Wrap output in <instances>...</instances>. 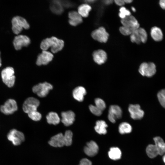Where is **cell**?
<instances>
[{"label":"cell","mask_w":165,"mask_h":165,"mask_svg":"<svg viewBox=\"0 0 165 165\" xmlns=\"http://www.w3.org/2000/svg\"><path fill=\"white\" fill-rule=\"evenodd\" d=\"M12 30L14 34L18 35L23 29H28L30 25L26 20L23 17L16 16L12 19Z\"/></svg>","instance_id":"1"},{"label":"cell","mask_w":165,"mask_h":165,"mask_svg":"<svg viewBox=\"0 0 165 165\" xmlns=\"http://www.w3.org/2000/svg\"><path fill=\"white\" fill-rule=\"evenodd\" d=\"M14 73L13 68L11 67H7L1 72L2 81L9 87H12L14 85L15 81Z\"/></svg>","instance_id":"2"},{"label":"cell","mask_w":165,"mask_h":165,"mask_svg":"<svg viewBox=\"0 0 165 165\" xmlns=\"http://www.w3.org/2000/svg\"><path fill=\"white\" fill-rule=\"evenodd\" d=\"M53 88L52 85L49 83L45 82L40 83L34 86L32 88V91L38 97H43L48 94L49 91Z\"/></svg>","instance_id":"3"},{"label":"cell","mask_w":165,"mask_h":165,"mask_svg":"<svg viewBox=\"0 0 165 165\" xmlns=\"http://www.w3.org/2000/svg\"><path fill=\"white\" fill-rule=\"evenodd\" d=\"M138 71L142 76L151 77L156 72V66L152 62H143L140 65Z\"/></svg>","instance_id":"4"},{"label":"cell","mask_w":165,"mask_h":165,"mask_svg":"<svg viewBox=\"0 0 165 165\" xmlns=\"http://www.w3.org/2000/svg\"><path fill=\"white\" fill-rule=\"evenodd\" d=\"M40 102L37 99L32 97L27 98L23 105V109L24 112L28 114L37 111Z\"/></svg>","instance_id":"5"},{"label":"cell","mask_w":165,"mask_h":165,"mask_svg":"<svg viewBox=\"0 0 165 165\" xmlns=\"http://www.w3.org/2000/svg\"><path fill=\"white\" fill-rule=\"evenodd\" d=\"M18 106L16 101L13 99H9L7 100L4 104L0 107V111L6 115L13 114L16 111Z\"/></svg>","instance_id":"6"},{"label":"cell","mask_w":165,"mask_h":165,"mask_svg":"<svg viewBox=\"0 0 165 165\" xmlns=\"http://www.w3.org/2000/svg\"><path fill=\"white\" fill-rule=\"evenodd\" d=\"M7 138L15 145H20L25 140L24 134L16 129L11 130L8 134Z\"/></svg>","instance_id":"7"},{"label":"cell","mask_w":165,"mask_h":165,"mask_svg":"<svg viewBox=\"0 0 165 165\" xmlns=\"http://www.w3.org/2000/svg\"><path fill=\"white\" fill-rule=\"evenodd\" d=\"M109 35L105 28L102 27L95 30L91 33V36L94 39L101 43L106 42Z\"/></svg>","instance_id":"8"},{"label":"cell","mask_w":165,"mask_h":165,"mask_svg":"<svg viewBox=\"0 0 165 165\" xmlns=\"http://www.w3.org/2000/svg\"><path fill=\"white\" fill-rule=\"evenodd\" d=\"M29 37L24 35H19L15 37L13 42L14 47L16 50H19L23 47H27L30 43Z\"/></svg>","instance_id":"9"},{"label":"cell","mask_w":165,"mask_h":165,"mask_svg":"<svg viewBox=\"0 0 165 165\" xmlns=\"http://www.w3.org/2000/svg\"><path fill=\"white\" fill-rule=\"evenodd\" d=\"M122 110L119 106L116 105H112L109 109L108 118L111 122L114 123L116 119L122 117Z\"/></svg>","instance_id":"10"},{"label":"cell","mask_w":165,"mask_h":165,"mask_svg":"<svg viewBox=\"0 0 165 165\" xmlns=\"http://www.w3.org/2000/svg\"><path fill=\"white\" fill-rule=\"evenodd\" d=\"M53 58L52 53L47 50H42L38 56L36 64L38 66L47 65L52 60Z\"/></svg>","instance_id":"11"},{"label":"cell","mask_w":165,"mask_h":165,"mask_svg":"<svg viewBox=\"0 0 165 165\" xmlns=\"http://www.w3.org/2000/svg\"><path fill=\"white\" fill-rule=\"evenodd\" d=\"M128 110L130 114V117L134 119H141L144 116V112L141 109L139 105H130Z\"/></svg>","instance_id":"12"},{"label":"cell","mask_w":165,"mask_h":165,"mask_svg":"<svg viewBox=\"0 0 165 165\" xmlns=\"http://www.w3.org/2000/svg\"><path fill=\"white\" fill-rule=\"evenodd\" d=\"M121 22L123 26L126 27L134 30L140 27V24L136 18L131 15L121 19Z\"/></svg>","instance_id":"13"},{"label":"cell","mask_w":165,"mask_h":165,"mask_svg":"<svg viewBox=\"0 0 165 165\" xmlns=\"http://www.w3.org/2000/svg\"><path fill=\"white\" fill-rule=\"evenodd\" d=\"M99 147L96 142L91 141L87 143L84 148V151L86 155L90 157L95 156L98 152Z\"/></svg>","instance_id":"14"},{"label":"cell","mask_w":165,"mask_h":165,"mask_svg":"<svg viewBox=\"0 0 165 165\" xmlns=\"http://www.w3.org/2000/svg\"><path fill=\"white\" fill-rule=\"evenodd\" d=\"M61 122L66 126L72 125L75 120V115L72 111L64 112L61 113Z\"/></svg>","instance_id":"15"},{"label":"cell","mask_w":165,"mask_h":165,"mask_svg":"<svg viewBox=\"0 0 165 165\" xmlns=\"http://www.w3.org/2000/svg\"><path fill=\"white\" fill-rule=\"evenodd\" d=\"M93 57L94 62L99 65L105 63L107 58L106 52L101 49L94 51L93 53Z\"/></svg>","instance_id":"16"},{"label":"cell","mask_w":165,"mask_h":165,"mask_svg":"<svg viewBox=\"0 0 165 165\" xmlns=\"http://www.w3.org/2000/svg\"><path fill=\"white\" fill-rule=\"evenodd\" d=\"M69 24L72 26H76L83 21L82 17L76 11H72L68 13Z\"/></svg>","instance_id":"17"},{"label":"cell","mask_w":165,"mask_h":165,"mask_svg":"<svg viewBox=\"0 0 165 165\" xmlns=\"http://www.w3.org/2000/svg\"><path fill=\"white\" fill-rule=\"evenodd\" d=\"M49 144L55 147H61L64 145V135L59 133L52 137L49 141Z\"/></svg>","instance_id":"18"},{"label":"cell","mask_w":165,"mask_h":165,"mask_svg":"<svg viewBox=\"0 0 165 165\" xmlns=\"http://www.w3.org/2000/svg\"><path fill=\"white\" fill-rule=\"evenodd\" d=\"M86 91L85 89L81 86H78L73 90L72 94L73 97L77 101H82Z\"/></svg>","instance_id":"19"},{"label":"cell","mask_w":165,"mask_h":165,"mask_svg":"<svg viewBox=\"0 0 165 165\" xmlns=\"http://www.w3.org/2000/svg\"><path fill=\"white\" fill-rule=\"evenodd\" d=\"M53 43L51 50L53 53H56L61 51L64 46V42L62 39L52 36Z\"/></svg>","instance_id":"20"},{"label":"cell","mask_w":165,"mask_h":165,"mask_svg":"<svg viewBox=\"0 0 165 165\" xmlns=\"http://www.w3.org/2000/svg\"><path fill=\"white\" fill-rule=\"evenodd\" d=\"M50 8L51 11L56 15H61L64 12V8L59 0L52 1L50 4Z\"/></svg>","instance_id":"21"},{"label":"cell","mask_w":165,"mask_h":165,"mask_svg":"<svg viewBox=\"0 0 165 165\" xmlns=\"http://www.w3.org/2000/svg\"><path fill=\"white\" fill-rule=\"evenodd\" d=\"M153 140L158 154L163 155L165 153V143L163 140L160 137H156L154 138Z\"/></svg>","instance_id":"22"},{"label":"cell","mask_w":165,"mask_h":165,"mask_svg":"<svg viewBox=\"0 0 165 165\" xmlns=\"http://www.w3.org/2000/svg\"><path fill=\"white\" fill-rule=\"evenodd\" d=\"M150 34L153 39L156 41H160L163 38V34L161 29L157 27H153L151 29Z\"/></svg>","instance_id":"23"},{"label":"cell","mask_w":165,"mask_h":165,"mask_svg":"<svg viewBox=\"0 0 165 165\" xmlns=\"http://www.w3.org/2000/svg\"><path fill=\"white\" fill-rule=\"evenodd\" d=\"M108 125L105 121L103 120H99L96 121L94 129L96 131L100 134H105L107 132L106 128Z\"/></svg>","instance_id":"24"},{"label":"cell","mask_w":165,"mask_h":165,"mask_svg":"<svg viewBox=\"0 0 165 165\" xmlns=\"http://www.w3.org/2000/svg\"><path fill=\"white\" fill-rule=\"evenodd\" d=\"M91 9V6L88 4H82L78 7L77 12L82 17H86Z\"/></svg>","instance_id":"25"},{"label":"cell","mask_w":165,"mask_h":165,"mask_svg":"<svg viewBox=\"0 0 165 165\" xmlns=\"http://www.w3.org/2000/svg\"><path fill=\"white\" fill-rule=\"evenodd\" d=\"M122 153L120 149L116 147L111 148L108 152L109 157L112 160H116L120 159Z\"/></svg>","instance_id":"26"},{"label":"cell","mask_w":165,"mask_h":165,"mask_svg":"<svg viewBox=\"0 0 165 165\" xmlns=\"http://www.w3.org/2000/svg\"><path fill=\"white\" fill-rule=\"evenodd\" d=\"M47 122L50 124L56 125L59 124L60 119L57 114L54 112H49L46 116Z\"/></svg>","instance_id":"27"},{"label":"cell","mask_w":165,"mask_h":165,"mask_svg":"<svg viewBox=\"0 0 165 165\" xmlns=\"http://www.w3.org/2000/svg\"><path fill=\"white\" fill-rule=\"evenodd\" d=\"M146 152L148 156L151 158H154L159 155L155 145L152 144L149 145L147 147Z\"/></svg>","instance_id":"28"},{"label":"cell","mask_w":165,"mask_h":165,"mask_svg":"<svg viewBox=\"0 0 165 165\" xmlns=\"http://www.w3.org/2000/svg\"><path fill=\"white\" fill-rule=\"evenodd\" d=\"M132 130V127L130 124L127 122L121 123L119 127V131L121 134L129 133Z\"/></svg>","instance_id":"29"},{"label":"cell","mask_w":165,"mask_h":165,"mask_svg":"<svg viewBox=\"0 0 165 165\" xmlns=\"http://www.w3.org/2000/svg\"><path fill=\"white\" fill-rule=\"evenodd\" d=\"M73 134L70 130H66L64 135V145L69 146L72 144Z\"/></svg>","instance_id":"30"},{"label":"cell","mask_w":165,"mask_h":165,"mask_svg":"<svg viewBox=\"0 0 165 165\" xmlns=\"http://www.w3.org/2000/svg\"><path fill=\"white\" fill-rule=\"evenodd\" d=\"M136 31L141 42L145 43L147 39V34L145 30L142 28H139Z\"/></svg>","instance_id":"31"},{"label":"cell","mask_w":165,"mask_h":165,"mask_svg":"<svg viewBox=\"0 0 165 165\" xmlns=\"http://www.w3.org/2000/svg\"><path fill=\"white\" fill-rule=\"evenodd\" d=\"M51 39L50 38H46L41 42L40 47L43 50H47L51 47Z\"/></svg>","instance_id":"32"},{"label":"cell","mask_w":165,"mask_h":165,"mask_svg":"<svg viewBox=\"0 0 165 165\" xmlns=\"http://www.w3.org/2000/svg\"><path fill=\"white\" fill-rule=\"evenodd\" d=\"M157 96L160 104L165 108V89L160 90L158 93Z\"/></svg>","instance_id":"33"},{"label":"cell","mask_w":165,"mask_h":165,"mask_svg":"<svg viewBox=\"0 0 165 165\" xmlns=\"http://www.w3.org/2000/svg\"><path fill=\"white\" fill-rule=\"evenodd\" d=\"M95 106L101 111H104L106 107V105L105 101L101 98H97L95 100Z\"/></svg>","instance_id":"34"},{"label":"cell","mask_w":165,"mask_h":165,"mask_svg":"<svg viewBox=\"0 0 165 165\" xmlns=\"http://www.w3.org/2000/svg\"><path fill=\"white\" fill-rule=\"evenodd\" d=\"M119 17L122 19L125 18L126 16L131 15L130 11L123 6L121 7L119 9Z\"/></svg>","instance_id":"35"},{"label":"cell","mask_w":165,"mask_h":165,"mask_svg":"<svg viewBox=\"0 0 165 165\" xmlns=\"http://www.w3.org/2000/svg\"><path fill=\"white\" fill-rule=\"evenodd\" d=\"M28 114L30 119L35 121L40 120L42 117L41 114L37 111L30 113Z\"/></svg>","instance_id":"36"},{"label":"cell","mask_w":165,"mask_h":165,"mask_svg":"<svg viewBox=\"0 0 165 165\" xmlns=\"http://www.w3.org/2000/svg\"><path fill=\"white\" fill-rule=\"evenodd\" d=\"M119 30L122 34L127 36L130 35L135 30L122 26L120 27Z\"/></svg>","instance_id":"37"},{"label":"cell","mask_w":165,"mask_h":165,"mask_svg":"<svg viewBox=\"0 0 165 165\" xmlns=\"http://www.w3.org/2000/svg\"><path fill=\"white\" fill-rule=\"evenodd\" d=\"M136 29L130 35V39L132 42L139 44L141 42L139 38Z\"/></svg>","instance_id":"38"},{"label":"cell","mask_w":165,"mask_h":165,"mask_svg":"<svg viewBox=\"0 0 165 165\" xmlns=\"http://www.w3.org/2000/svg\"><path fill=\"white\" fill-rule=\"evenodd\" d=\"M89 108L90 112L93 114L97 116H100L102 114V111L95 105H90L89 106Z\"/></svg>","instance_id":"39"},{"label":"cell","mask_w":165,"mask_h":165,"mask_svg":"<svg viewBox=\"0 0 165 165\" xmlns=\"http://www.w3.org/2000/svg\"><path fill=\"white\" fill-rule=\"evenodd\" d=\"M59 2L63 8H70L73 7L74 5L72 2H71L69 1L60 0Z\"/></svg>","instance_id":"40"},{"label":"cell","mask_w":165,"mask_h":165,"mask_svg":"<svg viewBox=\"0 0 165 165\" xmlns=\"http://www.w3.org/2000/svg\"><path fill=\"white\" fill-rule=\"evenodd\" d=\"M91 162L87 158H83L80 161L79 165H92Z\"/></svg>","instance_id":"41"},{"label":"cell","mask_w":165,"mask_h":165,"mask_svg":"<svg viewBox=\"0 0 165 165\" xmlns=\"http://www.w3.org/2000/svg\"><path fill=\"white\" fill-rule=\"evenodd\" d=\"M114 2L116 4L120 6H122L125 4L124 0H115Z\"/></svg>","instance_id":"42"},{"label":"cell","mask_w":165,"mask_h":165,"mask_svg":"<svg viewBox=\"0 0 165 165\" xmlns=\"http://www.w3.org/2000/svg\"><path fill=\"white\" fill-rule=\"evenodd\" d=\"M159 4L160 7L165 10V0H161L159 1Z\"/></svg>","instance_id":"43"},{"label":"cell","mask_w":165,"mask_h":165,"mask_svg":"<svg viewBox=\"0 0 165 165\" xmlns=\"http://www.w3.org/2000/svg\"><path fill=\"white\" fill-rule=\"evenodd\" d=\"M104 2L106 5H109L112 3L113 2L112 0H105L104 1Z\"/></svg>","instance_id":"44"},{"label":"cell","mask_w":165,"mask_h":165,"mask_svg":"<svg viewBox=\"0 0 165 165\" xmlns=\"http://www.w3.org/2000/svg\"><path fill=\"white\" fill-rule=\"evenodd\" d=\"M85 2V3H93L94 2H95V0H85L84 1Z\"/></svg>","instance_id":"45"},{"label":"cell","mask_w":165,"mask_h":165,"mask_svg":"<svg viewBox=\"0 0 165 165\" xmlns=\"http://www.w3.org/2000/svg\"><path fill=\"white\" fill-rule=\"evenodd\" d=\"M125 3H131L133 1L131 0H124Z\"/></svg>","instance_id":"46"},{"label":"cell","mask_w":165,"mask_h":165,"mask_svg":"<svg viewBox=\"0 0 165 165\" xmlns=\"http://www.w3.org/2000/svg\"><path fill=\"white\" fill-rule=\"evenodd\" d=\"M2 65V60H1V52L0 51V67H1Z\"/></svg>","instance_id":"47"},{"label":"cell","mask_w":165,"mask_h":165,"mask_svg":"<svg viewBox=\"0 0 165 165\" xmlns=\"http://www.w3.org/2000/svg\"><path fill=\"white\" fill-rule=\"evenodd\" d=\"M131 9H132V10L134 12H135L136 11V9H135L133 7H131Z\"/></svg>","instance_id":"48"},{"label":"cell","mask_w":165,"mask_h":165,"mask_svg":"<svg viewBox=\"0 0 165 165\" xmlns=\"http://www.w3.org/2000/svg\"><path fill=\"white\" fill-rule=\"evenodd\" d=\"M163 162L165 163V155L163 156Z\"/></svg>","instance_id":"49"}]
</instances>
